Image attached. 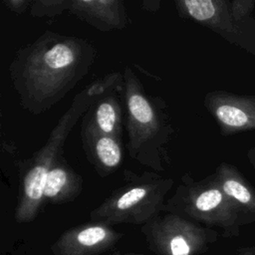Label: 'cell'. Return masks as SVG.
Listing matches in <instances>:
<instances>
[{
  "instance_id": "1",
  "label": "cell",
  "mask_w": 255,
  "mask_h": 255,
  "mask_svg": "<svg viewBox=\"0 0 255 255\" xmlns=\"http://www.w3.org/2000/svg\"><path fill=\"white\" fill-rule=\"evenodd\" d=\"M96 59L97 49L88 39L47 30L15 52L8 73L21 107L41 115L88 75Z\"/></svg>"
},
{
  "instance_id": "2",
  "label": "cell",
  "mask_w": 255,
  "mask_h": 255,
  "mask_svg": "<svg viewBox=\"0 0 255 255\" xmlns=\"http://www.w3.org/2000/svg\"><path fill=\"white\" fill-rule=\"evenodd\" d=\"M123 75L128 155L141 165L164 171L171 162L169 144L175 132L167 105L161 97L145 92L129 66Z\"/></svg>"
},
{
  "instance_id": "3",
  "label": "cell",
  "mask_w": 255,
  "mask_h": 255,
  "mask_svg": "<svg viewBox=\"0 0 255 255\" xmlns=\"http://www.w3.org/2000/svg\"><path fill=\"white\" fill-rule=\"evenodd\" d=\"M97 101L89 98L84 89L78 93L58 120L42 147L19 165L20 187L14 211V219L17 223L34 221L42 210L45 204L44 188L48 173L62 154L63 146L77 122Z\"/></svg>"
},
{
  "instance_id": "4",
  "label": "cell",
  "mask_w": 255,
  "mask_h": 255,
  "mask_svg": "<svg viewBox=\"0 0 255 255\" xmlns=\"http://www.w3.org/2000/svg\"><path fill=\"white\" fill-rule=\"evenodd\" d=\"M174 181L157 172L123 171V184L90 212V220L116 224L143 225L164 212L165 196Z\"/></svg>"
},
{
  "instance_id": "5",
  "label": "cell",
  "mask_w": 255,
  "mask_h": 255,
  "mask_svg": "<svg viewBox=\"0 0 255 255\" xmlns=\"http://www.w3.org/2000/svg\"><path fill=\"white\" fill-rule=\"evenodd\" d=\"M164 212L184 217L206 227H218L224 236H236L246 221L237 205L224 193L213 175L195 180L189 173L180 177Z\"/></svg>"
},
{
  "instance_id": "6",
  "label": "cell",
  "mask_w": 255,
  "mask_h": 255,
  "mask_svg": "<svg viewBox=\"0 0 255 255\" xmlns=\"http://www.w3.org/2000/svg\"><path fill=\"white\" fill-rule=\"evenodd\" d=\"M140 232L156 255H199L217 239L214 229L170 212L159 213L141 225Z\"/></svg>"
},
{
  "instance_id": "7",
  "label": "cell",
  "mask_w": 255,
  "mask_h": 255,
  "mask_svg": "<svg viewBox=\"0 0 255 255\" xmlns=\"http://www.w3.org/2000/svg\"><path fill=\"white\" fill-rule=\"evenodd\" d=\"M175 10L180 18L191 20L219 35L228 43L255 56V18L235 20L228 0H177Z\"/></svg>"
},
{
  "instance_id": "8",
  "label": "cell",
  "mask_w": 255,
  "mask_h": 255,
  "mask_svg": "<svg viewBox=\"0 0 255 255\" xmlns=\"http://www.w3.org/2000/svg\"><path fill=\"white\" fill-rule=\"evenodd\" d=\"M124 237L113 226L89 221L65 230L50 246L53 255H102Z\"/></svg>"
},
{
  "instance_id": "9",
  "label": "cell",
  "mask_w": 255,
  "mask_h": 255,
  "mask_svg": "<svg viewBox=\"0 0 255 255\" xmlns=\"http://www.w3.org/2000/svg\"><path fill=\"white\" fill-rule=\"evenodd\" d=\"M203 105L223 135L255 129V97L226 91L205 94Z\"/></svg>"
},
{
  "instance_id": "10",
  "label": "cell",
  "mask_w": 255,
  "mask_h": 255,
  "mask_svg": "<svg viewBox=\"0 0 255 255\" xmlns=\"http://www.w3.org/2000/svg\"><path fill=\"white\" fill-rule=\"evenodd\" d=\"M81 141L87 160L101 177L109 176L121 166L124 157L122 138L101 133L82 121Z\"/></svg>"
},
{
  "instance_id": "11",
  "label": "cell",
  "mask_w": 255,
  "mask_h": 255,
  "mask_svg": "<svg viewBox=\"0 0 255 255\" xmlns=\"http://www.w3.org/2000/svg\"><path fill=\"white\" fill-rule=\"evenodd\" d=\"M68 12L100 32L123 30L128 24L122 0H70Z\"/></svg>"
},
{
  "instance_id": "12",
  "label": "cell",
  "mask_w": 255,
  "mask_h": 255,
  "mask_svg": "<svg viewBox=\"0 0 255 255\" xmlns=\"http://www.w3.org/2000/svg\"><path fill=\"white\" fill-rule=\"evenodd\" d=\"M83 177L61 154L50 169L44 188V202L63 204L74 201L83 191Z\"/></svg>"
},
{
  "instance_id": "13",
  "label": "cell",
  "mask_w": 255,
  "mask_h": 255,
  "mask_svg": "<svg viewBox=\"0 0 255 255\" xmlns=\"http://www.w3.org/2000/svg\"><path fill=\"white\" fill-rule=\"evenodd\" d=\"M212 175L245 218L249 216L250 219H255V188L238 168L233 164L221 162Z\"/></svg>"
},
{
  "instance_id": "14",
  "label": "cell",
  "mask_w": 255,
  "mask_h": 255,
  "mask_svg": "<svg viewBox=\"0 0 255 255\" xmlns=\"http://www.w3.org/2000/svg\"><path fill=\"white\" fill-rule=\"evenodd\" d=\"M83 121L101 133L122 138L123 110L115 92L95 102L85 114Z\"/></svg>"
},
{
  "instance_id": "15",
  "label": "cell",
  "mask_w": 255,
  "mask_h": 255,
  "mask_svg": "<svg viewBox=\"0 0 255 255\" xmlns=\"http://www.w3.org/2000/svg\"><path fill=\"white\" fill-rule=\"evenodd\" d=\"M124 88V75L120 72H111L91 82L84 88L86 95L89 98L101 99L116 90Z\"/></svg>"
},
{
  "instance_id": "16",
  "label": "cell",
  "mask_w": 255,
  "mask_h": 255,
  "mask_svg": "<svg viewBox=\"0 0 255 255\" xmlns=\"http://www.w3.org/2000/svg\"><path fill=\"white\" fill-rule=\"evenodd\" d=\"M70 0H34L30 7V15L38 18H54L68 11Z\"/></svg>"
},
{
  "instance_id": "17",
  "label": "cell",
  "mask_w": 255,
  "mask_h": 255,
  "mask_svg": "<svg viewBox=\"0 0 255 255\" xmlns=\"http://www.w3.org/2000/svg\"><path fill=\"white\" fill-rule=\"evenodd\" d=\"M2 3L4 6L11 11L14 14H22L28 9L30 10V7L33 3L32 0H3Z\"/></svg>"
},
{
  "instance_id": "18",
  "label": "cell",
  "mask_w": 255,
  "mask_h": 255,
  "mask_svg": "<svg viewBox=\"0 0 255 255\" xmlns=\"http://www.w3.org/2000/svg\"><path fill=\"white\" fill-rule=\"evenodd\" d=\"M161 2L158 0H144L140 2L141 9L148 12H156L160 9Z\"/></svg>"
},
{
  "instance_id": "19",
  "label": "cell",
  "mask_w": 255,
  "mask_h": 255,
  "mask_svg": "<svg viewBox=\"0 0 255 255\" xmlns=\"http://www.w3.org/2000/svg\"><path fill=\"white\" fill-rule=\"evenodd\" d=\"M247 158L255 171V145L247 150Z\"/></svg>"
},
{
  "instance_id": "20",
  "label": "cell",
  "mask_w": 255,
  "mask_h": 255,
  "mask_svg": "<svg viewBox=\"0 0 255 255\" xmlns=\"http://www.w3.org/2000/svg\"><path fill=\"white\" fill-rule=\"evenodd\" d=\"M106 255H145V254H140V253H132V252H128V253H122V252H113L110 254Z\"/></svg>"
},
{
  "instance_id": "21",
  "label": "cell",
  "mask_w": 255,
  "mask_h": 255,
  "mask_svg": "<svg viewBox=\"0 0 255 255\" xmlns=\"http://www.w3.org/2000/svg\"><path fill=\"white\" fill-rule=\"evenodd\" d=\"M239 255H254V254H253V252H251V251H245V252H242V253L239 254Z\"/></svg>"
}]
</instances>
